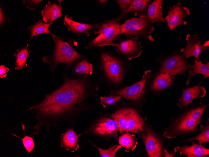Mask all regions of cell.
<instances>
[{
    "mask_svg": "<svg viewBox=\"0 0 209 157\" xmlns=\"http://www.w3.org/2000/svg\"><path fill=\"white\" fill-rule=\"evenodd\" d=\"M64 79L59 88L30 108L36 112L37 118L40 119L34 127L36 132L43 126L49 129L63 121L73 123L83 112L96 108L90 101L98 96L100 82L97 79L90 76L70 78L66 74Z\"/></svg>",
    "mask_w": 209,
    "mask_h": 157,
    "instance_id": "6da1fadb",
    "label": "cell"
},
{
    "mask_svg": "<svg viewBox=\"0 0 209 157\" xmlns=\"http://www.w3.org/2000/svg\"><path fill=\"white\" fill-rule=\"evenodd\" d=\"M99 59L97 79L100 83L112 90L123 88L124 79L129 72L131 63L105 50H100Z\"/></svg>",
    "mask_w": 209,
    "mask_h": 157,
    "instance_id": "7a4b0ae2",
    "label": "cell"
},
{
    "mask_svg": "<svg viewBox=\"0 0 209 157\" xmlns=\"http://www.w3.org/2000/svg\"><path fill=\"white\" fill-rule=\"evenodd\" d=\"M208 106L204 104L200 99L190 108L171 117L163 136L168 139L184 138L197 133L199 129L196 126L201 123V117Z\"/></svg>",
    "mask_w": 209,
    "mask_h": 157,
    "instance_id": "3957f363",
    "label": "cell"
},
{
    "mask_svg": "<svg viewBox=\"0 0 209 157\" xmlns=\"http://www.w3.org/2000/svg\"><path fill=\"white\" fill-rule=\"evenodd\" d=\"M110 113L105 114L117 122L120 134L130 132L138 134L139 132H145L146 117H142V107L128 102L118 103L113 107Z\"/></svg>",
    "mask_w": 209,
    "mask_h": 157,
    "instance_id": "277c9868",
    "label": "cell"
},
{
    "mask_svg": "<svg viewBox=\"0 0 209 157\" xmlns=\"http://www.w3.org/2000/svg\"><path fill=\"white\" fill-rule=\"evenodd\" d=\"M51 35L54 42V49L49 57H44L43 60L49 65L50 70L52 72L59 63L64 64L65 70L67 71L72 65L77 62L88 60L87 57L80 54L76 50L74 47V39L57 36L53 33Z\"/></svg>",
    "mask_w": 209,
    "mask_h": 157,
    "instance_id": "5b68a950",
    "label": "cell"
},
{
    "mask_svg": "<svg viewBox=\"0 0 209 157\" xmlns=\"http://www.w3.org/2000/svg\"><path fill=\"white\" fill-rule=\"evenodd\" d=\"M120 25L115 19L107 20L96 24L93 33L99 35L88 42L85 49L106 46L116 47L118 43H115L113 41H120V36L123 34L120 29Z\"/></svg>",
    "mask_w": 209,
    "mask_h": 157,
    "instance_id": "8992f818",
    "label": "cell"
},
{
    "mask_svg": "<svg viewBox=\"0 0 209 157\" xmlns=\"http://www.w3.org/2000/svg\"><path fill=\"white\" fill-rule=\"evenodd\" d=\"M158 74V71L151 74L150 70L145 71L140 80L122 88L112 90L111 94L120 95L128 102L142 107L147 100L145 96L149 82Z\"/></svg>",
    "mask_w": 209,
    "mask_h": 157,
    "instance_id": "52a82bcc",
    "label": "cell"
},
{
    "mask_svg": "<svg viewBox=\"0 0 209 157\" xmlns=\"http://www.w3.org/2000/svg\"><path fill=\"white\" fill-rule=\"evenodd\" d=\"M120 28L123 34L127 38L134 36L138 39H148L150 41L154 42L152 34L155 30V28L150 23L146 15L141 13L139 18L128 19L120 25Z\"/></svg>",
    "mask_w": 209,
    "mask_h": 157,
    "instance_id": "ba28073f",
    "label": "cell"
},
{
    "mask_svg": "<svg viewBox=\"0 0 209 157\" xmlns=\"http://www.w3.org/2000/svg\"><path fill=\"white\" fill-rule=\"evenodd\" d=\"M184 54L175 50L168 56H161L157 61L160 64L158 73H167L174 77L178 74L185 75L188 68L192 65Z\"/></svg>",
    "mask_w": 209,
    "mask_h": 157,
    "instance_id": "9c48e42d",
    "label": "cell"
},
{
    "mask_svg": "<svg viewBox=\"0 0 209 157\" xmlns=\"http://www.w3.org/2000/svg\"><path fill=\"white\" fill-rule=\"evenodd\" d=\"M118 131L116 121L104 114L99 115L94 120L84 133L109 141L113 138L118 139Z\"/></svg>",
    "mask_w": 209,
    "mask_h": 157,
    "instance_id": "30bf717a",
    "label": "cell"
},
{
    "mask_svg": "<svg viewBox=\"0 0 209 157\" xmlns=\"http://www.w3.org/2000/svg\"><path fill=\"white\" fill-rule=\"evenodd\" d=\"M145 132L138 133L144 144V149L148 157H163L165 138L155 131L152 126L145 124Z\"/></svg>",
    "mask_w": 209,
    "mask_h": 157,
    "instance_id": "8fae6325",
    "label": "cell"
},
{
    "mask_svg": "<svg viewBox=\"0 0 209 157\" xmlns=\"http://www.w3.org/2000/svg\"><path fill=\"white\" fill-rule=\"evenodd\" d=\"M189 9L183 6L180 2L172 7H169L167 15L164 18L167 22V25L171 31L178 26L186 25L187 22L183 20V18L190 15Z\"/></svg>",
    "mask_w": 209,
    "mask_h": 157,
    "instance_id": "7c38bea8",
    "label": "cell"
},
{
    "mask_svg": "<svg viewBox=\"0 0 209 157\" xmlns=\"http://www.w3.org/2000/svg\"><path fill=\"white\" fill-rule=\"evenodd\" d=\"M116 52L130 60L139 57L142 52V46L138 38L134 37H127L120 41L116 46Z\"/></svg>",
    "mask_w": 209,
    "mask_h": 157,
    "instance_id": "4fadbf2b",
    "label": "cell"
},
{
    "mask_svg": "<svg viewBox=\"0 0 209 157\" xmlns=\"http://www.w3.org/2000/svg\"><path fill=\"white\" fill-rule=\"evenodd\" d=\"M204 80L196 85L190 87L185 88L182 90V94L178 99L177 105L181 110L188 108L189 104L192 102L194 99L203 98L206 93L205 88L201 86Z\"/></svg>",
    "mask_w": 209,
    "mask_h": 157,
    "instance_id": "5bb4252c",
    "label": "cell"
},
{
    "mask_svg": "<svg viewBox=\"0 0 209 157\" xmlns=\"http://www.w3.org/2000/svg\"><path fill=\"white\" fill-rule=\"evenodd\" d=\"M175 77L167 73H158L150 81L147 87V92L160 95L168 87L173 85Z\"/></svg>",
    "mask_w": 209,
    "mask_h": 157,
    "instance_id": "9a60e30c",
    "label": "cell"
},
{
    "mask_svg": "<svg viewBox=\"0 0 209 157\" xmlns=\"http://www.w3.org/2000/svg\"><path fill=\"white\" fill-rule=\"evenodd\" d=\"M197 34L191 35L188 34L186 35V39L187 45L185 48H182L181 52H182L186 58L193 57L198 61L202 62L199 58L201 51L204 50L208 51L209 47H204L201 43Z\"/></svg>",
    "mask_w": 209,
    "mask_h": 157,
    "instance_id": "2e32d148",
    "label": "cell"
},
{
    "mask_svg": "<svg viewBox=\"0 0 209 157\" xmlns=\"http://www.w3.org/2000/svg\"><path fill=\"white\" fill-rule=\"evenodd\" d=\"M176 152H179L181 156L184 155L187 157H206L209 156V149L203 145L198 144L194 141L191 146L186 144L183 146H177L174 148Z\"/></svg>",
    "mask_w": 209,
    "mask_h": 157,
    "instance_id": "e0dca14e",
    "label": "cell"
},
{
    "mask_svg": "<svg viewBox=\"0 0 209 157\" xmlns=\"http://www.w3.org/2000/svg\"><path fill=\"white\" fill-rule=\"evenodd\" d=\"M64 24L68 26L67 29L75 34H84L89 37L94 30L96 24L79 23L73 20L71 17L66 15L64 17Z\"/></svg>",
    "mask_w": 209,
    "mask_h": 157,
    "instance_id": "ac0fdd59",
    "label": "cell"
},
{
    "mask_svg": "<svg viewBox=\"0 0 209 157\" xmlns=\"http://www.w3.org/2000/svg\"><path fill=\"white\" fill-rule=\"evenodd\" d=\"M83 134L77 133L73 127L68 129L62 134L61 137L62 146L73 152L77 151L79 148L78 139Z\"/></svg>",
    "mask_w": 209,
    "mask_h": 157,
    "instance_id": "d6986e66",
    "label": "cell"
},
{
    "mask_svg": "<svg viewBox=\"0 0 209 157\" xmlns=\"http://www.w3.org/2000/svg\"><path fill=\"white\" fill-rule=\"evenodd\" d=\"M58 1V5L56 4L55 2L52 3L48 1V5H46L44 9L41 11L43 20L45 23H53L54 20L62 16V7L61 3L63 1Z\"/></svg>",
    "mask_w": 209,
    "mask_h": 157,
    "instance_id": "ffe728a7",
    "label": "cell"
},
{
    "mask_svg": "<svg viewBox=\"0 0 209 157\" xmlns=\"http://www.w3.org/2000/svg\"><path fill=\"white\" fill-rule=\"evenodd\" d=\"M163 1L162 0H155L149 4L146 15L151 24L166 22L162 13Z\"/></svg>",
    "mask_w": 209,
    "mask_h": 157,
    "instance_id": "44dd1931",
    "label": "cell"
},
{
    "mask_svg": "<svg viewBox=\"0 0 209 157\" xmlns=\"http://www.w3.org/2000/svg\"><path fill=\"white\" fill-rule=\"evenodd\" d=\"M93 72L92 64L88 62V60L77 62L74 65L71 74L77 77L91 76Z\"/></svg>",
    "mask_w": 209,
    "mask_h": 157,
    "instance_id": "7402d4cb",
    "label": "cell"
},
{
    "mask_svg": "<svg viewBox=\"0 0 209 157\" xmlns=\"http://www.w3.org/2000/svg\"><path fill=\"white\" fill-rule=\"evenodd\" d=\"M131 133L125 132L118 138L119 144L125 148V151L127 153L134 150L138 144L135 136Z\"/></svg>",
    "mask_w": 209,
    "mask_h": 157,
    "instance_id": "603a6c76",
    "label": "cell"
},
{
    "mask_svg": "<svg viewBox=\"0 0 209 157\" xmlns=\"http://www.w3.org/2000/svg\"><path fill=\"white\" fill-rule=\"evenodd\" d=\"M192 70H189L188 72V76L186 81V86H187L190 82L191 78L196 75L201 74L204 76L203 80L209 77V62L206 61V64L198 61L195 59L194 63L192 65Z\"/></svg>",
    "mask_w": 209,
    "mask_h": 157,
    "instance_id": "cb8c5ba5",
    "label": "cell"
},
{
    "mask_svg": "<svg viewBox=\"0 0 209 157\" xmlns=\"http://www.w3.org/2000/svg\"><path fill=\"white\" fill-rule=\"evenodd\" d=\"M150 0H134L131 5L126 11L119 16L117 18L115 19L117 22L120 20L124 15L129 12H132L136 16L138 13L146 12L147 7L149 5Z\"/></svg>",
    "mask_w": 209,
    "mask_h": 157,
    "instance_id": "d4e9b609",
    "label": "cell"
},
{
    "mask_svg": "<svg viewBox=\"0 0 209 157\" xmlns=\"http://www.w3.org/2000/svg\"><path fill=\"white\" fill-rule=\"evenodd\" d=\"M53 23H44L41 19L38 20L33 25L28 26L26 30L30 32L31 34L29 42L33 37L39 34L47 33L51 35L53 33L49 29V27Z\"/></svg>",
    "mask_w": 209,
    "mask_h": 157,
    "instance_id": "484cf974",
    "label": "cell"
},
{
    "mask_svg": "<svg viewBox=\"0 0 209 157\" xmlns=\"http://www.w3.org/2000/svg\"><path fill=\"white\" fill-rule=\"evenodd\" d=\"M199 130L201 133L195 137H191L182 140L181 142L189 141V143L197 140L199 144L202 145L209 142V119L208 118L205 124H201Z\"/></svg>",
    "mask_w": 209,
    "mask_h": 157,
    "instance_id": "4316f807",
    "label": "cell"
},
{
    "mask_svg": "<svg viewBox=\"0 0 209 157\" xmlns=\"http://www.w3.org/2000/svg\"><path fill=\"white\" fill-rule=\"evenodd\" d=\"M29 52L28 46L18 50L15 55L16 69H22L27 66L26 61Z\"/></svg>",
    "mask_w": 209,
    "mask_h": 157,
    "instance_id": "83f0119b",
    "label": "cell"
},
{
    "mask_svg": "<svg viewBox=\"0 0 209 157\" xmlns=\"http://www.w3.org/2000/svg\"><path fill=\"white\" fill-rule=\"evenodd\" d=\"M122 97L120 95L110 94L100 97V103L104 108L107 109L113 108L118 103Z\"/></svg>",
    "mask_w": 209,
    "mask_h": 157,
    "instance_id": "f1b7e54d",
    "label": "cell"
},
{
    "mask_svg": "<svg viewBox=\"0 0 209 157\" xmlns=\"http://www.w3.org/2000/svg\"><path fill=\"white\" fill-rule=\"evenodd\" d=\"M89 141L93 146L96 148L98 150L101 157H115L117 151L122 147L119 144V145L116 144L114 145L110 146L107 149H103L98 147L91 141L89 140Z\"/></svg>",
    "mask_w": 209,
    "mask_h": 157,
    "instance_id": "f546056e",
    "label": "cell"
},
{
    "mask_svg": "<svg viewBox=\"0 0 209 157\" xmlns=\"http://www.w3.org/2000/svg\"><path fill=\"white\" fill-rule=\"evenodd\" d=\"M23 145L28 152V154L31 152L34 147V144L32 138L25 135L22 139Z\"/></svg>",
    "mask_w": 209,
    "mask_h": 157,
    "instance_id": "4dcf8cb0",
    "label": "cell"
},
{
    "mask_svg": "<svg viewBox=\"0 0 209 157\" xmlns=\"http://www.w3.org/2000/svg\"><path fill=\"white\" fill-rule=\"evenodd\" d=\"M133 0H118L116 1V3L120 7L122 13H123L132 3Z\"/></svg>",
    "mask_w": 209,
    "mask_h": 157,
    "instance_id": "1f68e13d",
    "label": "cell"
},
{
    "mask_svg": "<svg viewBox=\"0 0 209 157\" xmlns=\"http://www.w3.org/2000/svg\"><path fill=\"white\" fill-rule=\"evenodd\" d=\"M42 0H24L23 3L27 8L30 10H35L37 6Z\"/></svg>",
    "mask_w": 209,
    "mask_h": 157,
    "instance_id": "d6a6232c",
    "label": "cell"
},
{
    "mask_svg": "<svg viewBox=\"0 0 209 157\" xmlns=\"http://www.w3.org/2000/svg\"><path fill=\"white\" fill-rule=\"evenodd\" d=\"M9 70V69L5 67L4 65L0 66V76L1 78L5 77L6 76V73Z\"/></svg>",
    "mask_w": 209,
    "mask_h": 157,
    "instance_id": "836d02e7",
    "label": "cell"
},
{
    "mask_svg": "<svg viewBox=\"0 0 209 157\" xmlns=\"http://www.w3.org/2000/svg\"><path fill=\"white\" fill-rule=\"evenodd\" d=\"M176 153V152L175 150L169 152L165 148L164 149V157H174Z\"/></svg>",
    "mask_w": 209,
    "mask_h": 157,
    "instance_id": "e575fe53",
    "label": "cell"
},
{
    "mask_svg": "<svg viewBox=\"0 0 209 157\" xmlns=\"http://www.w3.org/2000/svg\"><path fill=\"white\" fill-rule=\"evenodd\" d=\"M6 19L4 14L3 12L1 6L0 8V24L1 26L5 23Z\"/></svg>",
    "mask_w": 209,
    "mask_h": 157,
    "instance_id": "d590c367",
    "label": "cell"
},
{
    "mask_svg": "<svg viewBox=\"0 0 209 157\" xmlns=\"http://www.w3.org/2000/svg\"><path fill=\"white\" fill-rule=\"evenodd\" d=\"M203 46L204 47H209V40L205 42L203 44Z\"/></svg>",
    "mask_w": 209,
    "mask_h": 157,
    "instance_id": "8d00e7d4",
    "label": "cell"
},
{
    "mask_svg": "<svg viewBox=\"0 0 209 157\" xmlns=\"http://www.w3.org/2000/svg\"><path fill=\"white\" fill-rule=\"evenodd\" d=\"M98 1L100 3L103 4L106 3L108 1L106 0H100Z\"/></svg>",
    "mask_w": 209,
    "mask_h": 157,
    "instance_id": "74e56055",
    "label": "cell"
}]
</instances>
